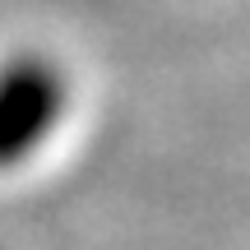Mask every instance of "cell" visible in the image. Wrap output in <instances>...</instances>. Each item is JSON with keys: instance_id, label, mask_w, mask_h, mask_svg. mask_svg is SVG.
<instances>
[{"instance_id": "obj_1", "label": "cell", "mask_w": 250, "mask_h": 250, "mask_svg": "<svg viewBox=\"0 0 250 250\" xmlns=\"http://www.w3.org/2000/svg\"><path fill=\"white\" fill-rule=\"evenodd\" d=\"M65 74L42 56H14L0 70V167L37 153L65 116Z\"/></svg>"}]
</instances>
